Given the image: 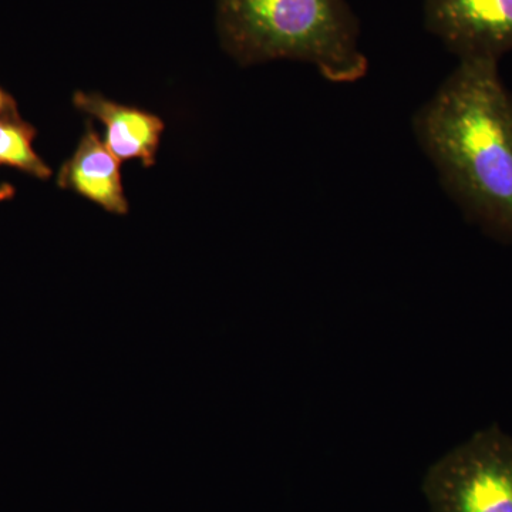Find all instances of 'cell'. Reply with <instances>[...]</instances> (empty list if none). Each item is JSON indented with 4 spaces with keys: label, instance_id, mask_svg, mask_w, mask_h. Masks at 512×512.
<instances>
[{
    "label": "cell",
    "instance_id": "cell-1",
    "mask_svg": "<svg viewBox=\"0 0 512 512\" xmlns=\"http://www.w3.org/2000/svg\"><path fill=\"white\" fill-rule=\"evenodd\" d=\"M413 131L464 217L512 245V93L498 60H458L414 114Z\"/></svg>",
    "mask_w": 512,
    "mask_h": 512
},
{
    "label": "cell",
    "instance_id": "cell-4",
    "mask_svg": "<svg viewBox=\"0 0 512 512\" xmlns=\"http://www.w3.org/2000/svg\"><path fill=\"white\" fill-rule=\"evenodd\" d=\"M424 26L463 59L512 52V0H424Z\"/></svg>",
    "mask_w": 512,
    "mask_h": 512
},
{
    "label": "cell",
    "instance_id": "cell-2",
    "mask_svg": "<svg viewBox=\"0 0 512 512\" xmlns=\"http://www.w3.org/2000/svg\"><path fill=\"white\" fill-rule=\"evenodd\" d=\"M217 26L225 52L244 67L298 60L338 84L369 70L346 0H217Z\"/></svg>",
    "mask_w": 512,
    "mask_h": 512
},
{
    "label": "cell",
    "instance_id": "cell-5",
    "mask_svg": "<svg viewBox=\"0 0 512 512\" xmlns=\"http://www.w3.org/2000/svg\"><path fill=\"white\" fill-rule=\"evenodd\" d=\"M73 104L106 127L104 144L120 161L138 160L143 167L156 164L165 124L160 117L137 107L124 106L99 93L76 92Z\"/></svg>",
    "mask_w": 512,
    "mask_h": 512
},
{
    "label": "cell",
    "instance_id": "cell-9",
    "mask_svg": "<svg viewBox=\"0 0 512 512\" xmlns=\"http://www.w3.org/2000/svg\"><path fill=\"white\" fill-rule=\"evenodd\" d=\"M15 192L16 190L15 187H13V185L6 183L0 185V202L10 200V198H12L13 195H15Z\"/></svg>",
    "mask_w": 512,
    "mask_h": 512
},
{
    "label": "cell",
    "instance_id": "cell-7",
    "mask_svg": "<svg viewBox=\"0 0 512 512\" xmlns=\"http://www.w3.org/2000/svg\"><path fill=\"white\" fill-rule=\"evenodd\" d=\"M36 137V127L22 119L19 109L0 116V167L13 168L40 181L49 180L53 171L36 153Z\"/></svg>",
    "mask_w": 512,
    "mask_h": 512
},
{
    "label": "cell",
    "instance_id": "cell-3",
    "mask_svg": "<svg viewBox=\"0 0 512 512\" xmlns=\"http://www.w3.org/2000/svg\"><path fill=\"white\" fill-rule=\"evenodd\" d=\"M430 512H512V436L497 424L431 464L421 483Z\"/></svg>",
    "mask_w": 512,
    "mask_h": 512
},
{
    "label": "cell",
    "instance_id": "cell-6",
    "mask_svg": "<svg viewBox=\"0 0 512 512\" xmlns=\"http://www.w3.org/2000/svg\"><path fill=\"white\" fill-rule=\"evenodd\" d=\"M120 161L111 154L92 121L79 146L57 173L59 188L72 191L114 215L128 214V200L121 181Z\"/></svg>",
    "mask_w": 512,
    "mask_h": 512
},
{
    "label": "cell",
    "instance_id": "cell-8",
    "mask_svg": "<svg viewBox=\"0 0 512 512\" xmlns=\"http://www.w3.org/2000/svg\"><path fill=\"white\" fill-rule=\"evenodd\" d=\"M15 109H19L18 101L15 100L12 94L6 92V90L0 86V116Z\"/></svg>",
    "mask_w": 512,
    "mask_h": 512
}]
</instances>
